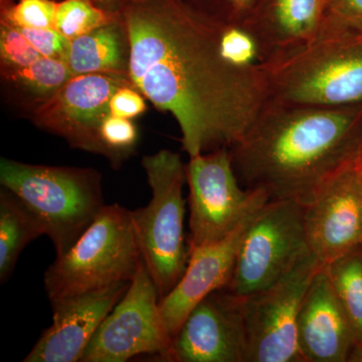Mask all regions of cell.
Listing matches in <instances>:
<instances>
[{
	"label": "cell",
	"mask_w": 362,
	"mask_h": 362,
	"mask_svg": "<svg viewBox=\"0 0 362 362\" xmlns=\"http://www.w3.org/2000/svg\"><path fill=\"white\" fill-rule=\"evenodd\" d=\"M131 84L180 125L189 157L230 148L270 99L259 65L226 58V25L181 0L124 4Z\"/></svg>",
	"instance_id": "1"
},
{
	"label": "cell",
	"mask_w": 362,
	"mask_h": 362,
	"mask_svg": "<svg viewBox=\"0 0 362 362\" xmlns=\"http://www.w3.org/2000/svg\"><path fill=\"white\" fill-rule=\"evenodd\" d=\"M362 143V103L327 107L269 99L244 135L228 148L246 189L269 201L306 206Z\"/></svg>",
	"instance_id": "2"
},
{
	"label": "cell",
	"mask_w": 362,
	"mask_h": 362,
	"mask_svg": "<svg viewBox=\"0 0 362 362\" xmlns=\"http://www.w3.org/2000/svg\"><path fill=\"white\" fill-rule=\"evenodd\" d=\"M259 66L274 101L327 107L362 103V30L324 16L310 40Z\"/></svg>",
	"instance_id": "3"
},
{
	"label": "cell",
	"mask_w": 362,
	"mask_h": 362,
	"mask_svg": "<svg viewBox=\"0 0 362 362\" xmlns=\"http://www.w3.org/2000/svg\"><path fill=\"white\" fill-rule=\"evenodd\" d=\"M0 183L40 221L57 257L92 225L104 204L101 175L94 169L35 165L1 158Z\"/></svg>",
	"instance_id": "4"
},
{
	"label": "cell",
	"mask_w": 362,
	"mask_h": 362,
	"mask_svg": "<svg viewBox=\"0 0 362 362\" xmlns=\"http://www.w3.org/2000/svg\"><path fill=\"white\" fill-rule=\"evenodd\" d=\"M142 166L151 188V201L131 211V216L143 261L161 300L182 277L189 259L183 199L187 165L180 154L160 150L143 157Z\"/></svg>",
	"instance_id": "5"
},
{
	"label": "cell",
	"mask_w": 362,
	"mask_h": 362,
	"mask_svg": "<svg viewBox=\"0 0 362 362\" xmlns=\"http://www.w3.org/2000/svg\"><path fill=\"white\" fill-rule=\"evenodd\" d=\"M142 261L131 211L105 206L78 242L45 271V292L52 302L131 282Z\"/></svg>",
	"instance_id": "6"
},
{
	"label": "cell",
	"mask_w": 362,
	"mask_h": 362,
	"mask_svg": "<svg viewBox=\"0 0 362 362\" xmlns=\"http://www.w3.org/2000/svg\"><path fill=\"white\" fill-rule=\"evenodd\" d=\"M310 254L303 204L294 201L267 202L250 223L232 278L225 288L243 297L262 291Z\"/></svg>",
	"instance_id": "7"
},
{
	"label": "cell",
	"mask_w": 362,
	"mask_h": 362,
	"mask_svg": "<svg viewBox=\"0 0 362 362\" xmlns=\"http://www.w3.org/2000/svg\"><path fill=\"white\" fill-rule=\"evenodd\" d=\"M187 181L189 251L225 239L247 214L269 202L266 192L240 185L226 147L190 157Z\"/></svg>",
	"instance_id": "8"
},
{
	"label": "cell",
	"mask_w": 362,
	"mask_h": 362,
	"mask_svg": "<svg viewBox=\"0 0 362 362\" xmlns=\"http://www.w3.org/2000/svg\"><path fill=\"white\" fill-rule=\"evenodd\" d=\"M322 267L310 254L275 284L242 296L246 362H305L298 345V313L314 276Z\"/></svg>",
	"instance_id": "9"
},
{
	"label": "cell",
	"mask_w": 362,
	"mask_h": 362,
	"mask_svg": "<svg viewBox=\"0 0 362 362\" xmlns=\"http://www.w3.org/2000/svg\"><path fill=\"white\" fill-rule=\"evenodd\" d=\"M158 290L144 261L121 301L105 318L80 362H125L141 354L165 361L173 339L164 326Z\"/></svg>",
	"instance_id": "10"
},
{
	"label": "cell",
	"mask_w": 362,
	"mask_h": 362,
	"mask_svg": "<svg viewBox=\"0 0 362 362\" xmlns=\"http://www.w3.org/2000/svg\"><path fill=\"white\" fill-rule=\"evenodd\" d=\"M126 85H132L128 73L74 76L56 94L35 107L33 121L63 137L71 147L105 156L100 127L110 115L112 96Z\"/></svg>",
	"instance_id": "11"
},
{
	"label": "cell",
	"mask_w": 362,
	"mask_h": 362,
	"mask_svg": "<svg viewBox=\"0 0 362 362\" xmlns=\"http://www.w3.org/2000/svg\"><path fill=\"white\" fill-rule=\"evenodd\" d=\"M243 297L221 288L188 314L165 361L246 362Z\"/></svg>",
	"instance_id": "12"
},
{
	"label": "cell",
	"mask_w": 362,
	"mask_h": 362,
	"mask_svg": "<svg viewBox=\"0 0 362 362\" xmlns=\"http://www.w3.org/2000/svg\"><path fill=\"white\" fill-rule=\"evenodd\" d=\"M307 243L322 265L362 245V187L354 160L304 206Z\"/></svg>",
	"instance_id": "13"
},
{
	"label": "cell",
	"mask_w": 362,
	"mask_h": 362,
	"mask_svg": "<svg viewBox=\"0 0 362 362\" xmlns=\"http://www.w3.org/2000/svg\"><path fill=\"white\" fill-rule=\"evenodd\" d=\"M131 282L51 302L52 325L44 331L25 362H80L98 328L127 292Z\"/></svg>",
	"instance_id": "14"
},
{
	"label": "cell",
	"mask_w": 362,
	"mask_h": 362,
	"mask_svg": "<svg viewBox=\"0 0 362 362\" xmlns=\"http://www.w3.org/2000/svg\"><path fill=\"white\" fill-rule=\"evenodd\" d=\"M258 209L247 214L225 239L190 250L182 277L159 301L162 321L173 341L192 309L207 295L230 282L243 240Z\"/></svg>",
	"instance_id": "15"
},
{
	"label": "cell",
	"mask_w": 362,
	"mask_h": 362,
	"mask_svg": "<svg viewBox=\"0 0 362 362\" xmlns=\"http://www.w3.org/2000/svg\"><path fill=\"white\" fill-rule=\"evenodd\" d=\"M297 339L305 362H347L354 333L325 266L314 276L300 306Z\"/></svg>",
	"instance_id": "16"
},
{
	"label": "cell",
	"mask_w": 362,
	"mask_h": 362,
	"mask_svg": "<svg viewBox=\"0 0 362 362\" xmlns=\"http://www.w3.org/2000/svg\"><path fill=\"white\" fill-rule=\"evenodd\" d=\"M324 13L325 0H259L242 26L256 42L261 64L310 40Z\"/></svg>",
	"instance_id": "17"
},
{
	"label": "cell",
	"mask_w": 362,
	"mask_h": 362,
	"mask_svg": "<svg viewBox=\"0 0 362 362\" xmlns=\"http://www.w3.org/2000/svg\"><path fill=\"white\" fill-rule=\"evenodd\" d=\"M66 63L74 76L97 73H128L129 40L122 16L71 40Z\"/></svg>",
	"instance_id": "18"
},
{
	"label": "cell",
	"mask_w": 362,
	"mask_h": 362,
	"mask_svg": "<svg viewBox=\"0 0 362 362\" xmlns=\"http://www.w3.org/2000/svg\"><path fill=\"white\" fill-rule=\"evenodd\" d=\"M45 235L28 206L6 188L0 192V281L6 282L25 247Z\"/></svg>",
	"instance_id": "19"
},
{
	"label": "cell",
	"mask_w": 362,
	"mask_h": 362,
	"mask_svg": "<svg viewBox=\"0 0 362 362\" xmlns=\"http://www.w3.org/2000/svg\"><path fill=\"white\" fill-rule=\"evenodd\" d=\"M354 333L347 362H362V245L325 266Z\"/></svg>",
	"instance_id": "20"
},
{
	"label": "cell",
	"mask_w": 362,
	"mask_h": 362,
	"mask_svg": "<svg viewBox=\"0 0 362 362\" xmlns=\"http://www.w3.org/2000/svg\"><path fill=\"white\" fill-rule=\"evenodd\" d=\"M2 76L28 97L37 99V105L49 99L74 77L63 59L42 57L32 65L16 70H2Z\"/></svg>",
	"instance_id": "21"
},
{
	"label": "cell",
	"mask_w": 362,
	"mask_h": 362,
	"mask_svg": "<svg viewBox=\"0 0 362 362\" xmlns=\"http://www.w3.org/2000/svg\"><path fill=\"white\" fill-rule=\"evenodd\" d=\"M120 18V9L107 8L96 0H62L57 6L56 30L71 40Z\"/></svg>",
	"instance_id": "22"
},
{
	"label": "cell",
	"mask_w": 362,
	"mask_h": 362,
	"mask_svg": "<svg viewBox=\"0 0 362 362\" xmlns=\"http://www.w3.org/2000/svg\"><path fill=\"white\" fill-rule=\"evenodd\" d=\"M57 6L54 0H0V21L18 28H56Z\"/></svg>",
	"instance_id": "23"
},
{
	"label": "cell",
	"mask_w": 362,
	"mask_h": 362,
	"mask_svg": "<svg viewBox=\"0 0 362 362\" xmlns=\"http://www.w3.org/2000/svg\"><path fill=\"white\" fill-rule=\"evenodd\" d=\"M137 136V129L131 119L111 114L105 119L99 131L105 156L115 166H118L123 159L133 153Z\"/></svg>",
	"instance_id": "24"
},
{
	"label": "cell",
	"mask_w": 362,
	"mask_h": 362,
	"mask_svg": "<svg viewBox=\"0 0 362 362\" xmlns=\"http://www.w3.org/2000/svg\"><path fill=\"white\" fill-rule=\"evenodd\" d=\"M42 57L18 28L0 21V59L2 70L25 68Z\"/></svg>",
	"instance_id": "25"
},
{
	"label": "cell",
	"mask_w": 362,
	"mask_h": 362,
	"mask_svg": "<svg viewBox=\"0 0 362 362\" xmlns=\"http://www.w3.org/2000/svg\"><path fill=\"white\" fill-rule=\"evenodd\" d=\"M197 13L223 25H243L259 0H181Z\"/></svg>",
	"instance_id": "26"
},
{
	"label": "cell",
	"mask_w": 362,
	"mask_h": 362,
	"mask_svg": "<svg viewBox=\"0 0 362 362\" xmlns=\"http://www.w3.org/2000/svg\"><path fill=\"white\" fill-rule=\"evenodd\" d=\"M18 28L42 57L63 59L66 62L69 52H70L71 40L66 39L65 35H62L58 30L56 28Z\"/></svg>",
	"instance_id": "27"
},
{
	"label": "cell",
	"mask_w": 362,
	"mask_h": 362,
	"mask_svg": "<svg viewBox=\"0 0 362 362\" xmlns=\"http://www.w3.org/2000/svg\"><path fill=\"white\" fill-rule=\"evenodd\" d=\"M110 114L113 116L133 119L146 110L145 98L132 85H126L116 90L111 98Z\"/></svg>",
	"instance_id": "28"
},
{
	"label": "cell",
	"mask_w": 362,
	"mask_h": 362,
	"mask_svg": "<svg viewBox=\"0 0 362 362\" xmlns=\"http://www.w3.org/2000/svg\"><path fill=\"white\" fill-rule=\"evenodd\" d=\"M324 18L362 30V0H329Z\"/></svg>",
	"instance_id": "29"
},
{
	"label": "cell",
	"mask_w": 362,
	"mask_h": 362,
	"mask_svg": "<svg viewBox=\"0 0 362 362\" xmlns=\"http://www.w3.org/2000/svg\"><path fill=\"white\" fill-rule=\"evenodd\" d=\"M96 1L107 8L119 11L124 4H135V2H141L144 0H96Z\"/></svg>",
	"instance_id": "30"
},
{
	"label": "cell",
	"mask_w": 362,
	"mask_h": 362,
	"mask_svg": "<svg viewBox=\"0 0 362 362\" xmlns=\"http://www.w3.org/2000/svg\"><path fill=\"white\" fill-rule=\"evenodd\" d=\"M354 168L362 187V143L354 159Z\"/></svg>",
	"instance_id": "31"
},
{
	"label": "cell",
	"mask_w": 362,
	"mask_h": 362,
	"mask_svg": "<svg viewBox=\"0 0 362 362\" xmlns=\"http://www.w3.org/2000/svg\"><path fill=\"white\" fill-rule=\"evenodd\" d=\"M328 2H329V0H325V8H326V6H327Z\"/></svg>",
	"instance_id": "32"
}]
</instances>
